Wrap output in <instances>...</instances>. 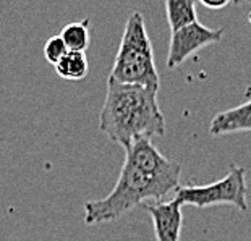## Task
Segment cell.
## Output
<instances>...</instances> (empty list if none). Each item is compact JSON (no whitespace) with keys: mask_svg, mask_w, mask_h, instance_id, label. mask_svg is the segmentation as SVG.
I'll list each match as a JSON object with an SVG mask.
<instances>
[{"mask_svg":"<svg viewBox=\"0 0 251 241\" xmlns=\"http://www.w3.org/2000/svg\"><path fill=\"white\" fill-rule=\"evenodd\" d=\"M125 152V164L114 190L102 199L84 206L86 225L115 222L136 206L149 201L162 202L165 194L177 191L181 165L164 157L149 139L135 143Z\"/></svg>","mask_w":251,"mask_h":241,"instance_id":"obj_1","label":"cell"},{"mask_svg":"<svg viewBox=\"0 0 251 241\" xmlns=\"http://www.w3.org/2000/svg\"><path fill=\"white\" fill-rule=\"evenodd\" d=\"M159 89L120 84L109 79L100 110L99 130L126 151L141 139L164 136L165 119L157 100Z\"/></svg>","mask_w":251,"mask_h":241,"instance_id":"obj_2","label":"cell"},{"mask_svg":"<svg viewBox=\"0 0 251 241\" xmlns=\"http://www.w3.org/2000/svg\"><path fill=\"white\" fill-rule=\"evenodd\" d=\"M109 79L120 84L159 89L152 44L140 12H133L126 20Z\"/></svg>","mask_w":251,"mask_h":241,"instance_id":"obj_3","label":"cell"},{"mask_svg":"<svg viewBox=\"0 0 251 241\" xmlns=\"http://www.w3.org/2000/svg\"><path fill=\"white\" fill-rule=\"evenodd\" d=\"M247 170L238 165H232L230 172L224 178L204 186H178L175 199L181 206L211 207L217 204H230L238 211H248L247 201Z\"/></svg>","mask_w":251,"mask_h":241,"instance_id":"obj_4","label":"cell"},{"mask_svg":"<svg viewBox=\"0 0 251 241\" xmlns=\"http://www.w3.org/2000/svg\"><path fill=\"white\" fill-rule=\"evenodd\" d=\"M224 29H212L201 24L200 21H195L193 24H188L181 28L177 33H172L170 39L169 55H167V67L177 68L186 58L191 57L202 47L216 44L222 39Z\"/></svg>","mask_w":251,"mask_h":241,"instance_id":"obj_5","label":"cell"},{"mask_svg":"<svg viewBox=\"0 0 251 241\" xmlns=\"http://www.w3.org/2000/svg\"><path fill=\"white\" fill-rule=\"evenodd\" d=\"M143 207L152 218L154 235L157 241H180L181 223H183L181 207L183 206L175 197L167 202H146Z\"/></svg>","mask_w":251,"mask_h":241,"instance_id":"obj_6","label":"cell"},{"mask_svg":"<svg viewBox=\"0 0 251 241\" xmlns=\"http://www.w3.org/2000/svg\"><path fill=\"white\" fill-rule=\"evenodd\" d=\"M251 131V100L217 114L209 123V135L222 136Z\"/></svg>","mask_w":251,"mask_h":241,"instance_id":"obj_7","label":"cell"},{"mask_svg":"<svg viewBox=\"0 0 251 241\" xmlns=\"http://www.w3.org/2000/svg\"><path fill=\"white\" fill-rule=\"evenodd\" d=\"M165 13L172 33H177L181 28L193 24L196 20V3L193 0H167Z\"/></svg>","mask_w":251,"mask_h":241,"instance_id":"obj_8","label":"cell"},{"mask_svg":"<svg viewBox=\"0 0 251 241\" xmlns=\"http://www.w3.org/2000/svg\"><path fill=\"white\" fill-rule=\"evenodd\" d=\"M55 72L60 78L68 81H79L89 73L88 57L84 52H68L63 60L55 65Z\"/></svg>","mask_w":251,"mask_h":241,"instance_id":"obj_9","label":"cell"},{"mask_svg":"<svg viewBox=\"0 0 251 241\" xmlns=\"http://www.w3.org/2000/svg\"><path fill=\"white\" fill-rule=\"evenodd\" d=\"M60 37L70 52H84L89 46V20L68 23L62 29Z\"/></svg>","mask_w":251,"mask_h":241,"instance_id":"obj_10","label":"cell"},{"mask_svg":"<svg viewBox=\"0 0 251 241\" xmlns=\"http://www.w3.org/2000/svg\"><path fill=\"white\" fill-rule=\"evenodd\" d=\"M70 52L68 50V47L65 46V42H63V39L60 37V34L58 36H52L47 39L46 46H44V57L46 60L50 63V65H58L63 57L67 55V53Z\"/></svg>","mask_w":251,"mask_h":241,"instance_id":"obj_11","label":"cell"},{"mask_svg":"<svg viewBox=\"0 0 251 241\" xmlns=\"http://www.w3.org/2000/svg\"><path fill=\"white\" fill-rule=\"evenodd\" d=\"M202 7L206 8H211V10H221V8H226L227 5H230L228 0H222V2H211V0H201L200 2Z\"/></svg>","mask_w":251,"mask_h":241,"instance_id":"obj_12","label":"cell"}]
</instances>
